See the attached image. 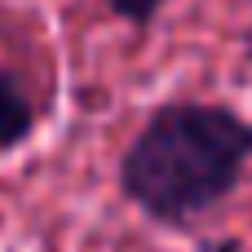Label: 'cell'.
Returning <instances> with one entry per match:
<instances>
[{"label":"cell","instance_id":"cell-3","mask_svg":"<svg viewBox=\"0 0 252 252\" xmlns=\"http://www.w3.org/2000/svg\"><path fill=\"white\" fill-rule=\"evenodd\" d=\"M164 4H168V0H106V9H111L115 18H124V22H133V27H151Z\"/></svg>","mask_w":252,"mask_h":252},{"label":"cell","instance_id":"cell-1","mask_svg":"<svg viewBox=\"0 0 252 252\" xmlns=\"http://www.w3.org/2000/svg\"><path fill=\"white\" fill-rule=\"evenodd\" d=\"M252 159V124L199 97H173L146 115L120 155V195L159 226H186L213 213L239 186Z\"/></svg>","mask_w":252,"mask_h":252},{"label":"cell","instance_id":"cell-2","mask_svg":"<svg viewBox=\"0 0 252 252\" xmlns=\"http://www.w3.org/2000/svg\"><path fill=\"white\" fill-rule=\"evenodd\" d=\"M31 133H35V111H31L27 93L18 89V80L0 66V155L18 151Z\"/></svg>","mask_w":252,"mask_h":252}]
</instances>
